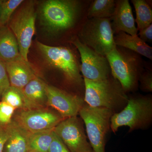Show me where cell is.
Instances as JSON below:
<instances>
[{
  "instance_id": "obj_1",
  "label": "cell",
  "mask_w": 152,
  "mask_h": 152,
  "mask_svg": "<svg viewBox=\"0 0 152 152\" xmlns=\"http://www.w3.org/2000/svg\"><path fill=\"white\" fill-rule=\"evenodd\" d=\"M84 102L91 107L105 108L114 112L126 106L128 99L119 82L110 77L102 80L93 81L84 78Z\"/></svg>"
},
{
  "instance_id": "obj_2",
  "label": "cell",
  "mask_w": 152,
  "mask_h": 152,
  "mask_svg": "<svg viewBox=\"0 0 152 152\" xmlns=\"http://www.w3.org/2000/svg\"><path fill=\"white\" fill-rule=\"evenodd\" d=\"M80 2L73 0H48L41 4V22L50 31L58 32L74 26L80 10Z\"/></svg>"
},
{
  "instance_id": "obj_3",
  "label": "cell",
  "mask_w": 152,
  "mask_h": 152,
  "mask_svg": "<svg viewBox=\"0 0 152 152\" xmlns=\"http://www.w3.org/2000/svg\"><path fill=\"white\" fill-rule=\"evenodd\" d=\"M152 119V100L151 97L132 98L128 99L125 107L115 113L110 120V129L114 133L119 128L126 126L129 132L147 127Z\"/></svg>"
},
{
  "instance_id": "obj_4",
  "label": "cell",
  "mask_w": 152,
  "mask_h": 152,
  "mask_svg": "<svg viewBox=\"0 0 152 152\" xmlns=\"http://www.w3.org/2000/svg\"><path fill=\"white\" fill-rule=\"evenodd\" d=\"M115 113L109 109L91 107L85 103L79 111L93 152H106L107 135L110 129L111 118Z\"/></svg>"
},
{
  "instance_id": "obj_5",
  "label": "cell",
  "mask_w": 152,
  "mask_h": 152,
  "mask_svg": "<svg viewBox=\"0 0 152 152\" xmlns=\"http://www.w3.org/2000/svg\"><path fill=\"white\" fill-rule=\"evenodd\" d=\"M111 74L126 92L137 87L140 73V59L137 55L120 50L116 47L106 56Z\"/></svg>"
},
{
  "instance_id": "obj_6",
  "label": "cell",
  "mask_w": 152,
  "mask_h": 152,
  "mask_svg": "<svg viewBox=\"0 0 152 152\" xmlns=\"http://www.w3.org/2000/svg\"><path fill=\"white\" fill-rule=\"evenodd\" d=\"M111 23L108 18L88 19L80 31L78 39L97 53L106 57L117 47Z\"/></svg>"
},
{
  "instance_id": "obj_7",
  "label": "cell",
  "mask_w": 152,
  "mask_h": 152,
  "mask_svg": "<svg viewBox=\"0 0 152 152\" xmlns=\"http://www.w3.org/2000/svg\"><path fill=\"white\" fill-rule=\"evenodd\" d=\"M37 12L32 1L28 2L11 17L7 26L15 37L20 54L29 63L28 54L35 33Z\"/></svg>"
},
{
  "instance_id": "obj_8",
  "label": "cell",
  "mask_w": 152,
  "mask_h": 152,
  "mask_svg": "<svg viewBox=\"0 0 152 152\" xmlns=\"http://www.w3.org/2000/svg\"><path fill=\"white\" fill-rule=\"evenodd\" d=\"M37 46L49 64L61 71L68 80L79 84L83 83L80 67L70 50L64 47L50 46L39 42H37Z\"/></svg>"
},
{
  "instance_id": "obj_9",
  "label": "cell",
  "mask_w": 152,
  "mask_h": 152,
  "mask_svg": "<svg viewBox=\"0 0 152 152\" xmlns=\"http://www.w3.org/2000/svg\"><path fill=\"white\" fill-rule=\"evenodd\" d=\"M54 131L71 152H93L81 118L75 116L64 119Z\"/></svg>"
},
{
  "instance_id": "obj_10",
  "label": "cell",
  "mask_w": 152,
  "mask_h": 152,
  "mask_svg": "<svg viewBox=\"0 0 152 152\" xmlns=\"http://www.w3.org/2000/svg\"><path fill=\"white\" fill-rule=\"evenodd\" d=\"M64 119L57 112L46 108L21 110L14 119L30 133L53 129Z\"/></svg>"
},
{
  "instance_id": "obj_11",
  "label": "cell",
  "mask_w": 152,
  "mask_h": 152,
  "mask_svg": "<svg viewBox=\"0 0 152 152\" xmlns=\"http://www.w3.org/2000/svg\"><path fill=\"white\" fill-rule=\"evenodd\" d=\"M80 55V70L84 78L93 81L102 80L110 77V67L105 56L97 53L80 42L78 39L72 42Z\"/></svg>"
},
{
  "instance_id": "obj_12",
  "label": "cell",
  "mask_w": 152,
  "mask_h": 152,
  "mask_svg": "<svg viewBox=\"0 0 152 152\" xmlns=\"http://www.w3.org/2000/svg\"><path fill=\"white\" fill-rule=\"evenodd\" d=\"M47 104L63 118L77 116L85 102L81 98L46 83Z\"/></svg>"
},
{
  "instance_id": "obj_13",
  "label": "cell",
  "mask_w": 152,
  "mask_h": 152,
  "mask_svg": "<svg viewBox=\"0 0 152 152\" xmlns=\"http://www.w3.org/2000/svg\"><path fill=\"white\" fill-rule=\"evenodd\" d=\"M113 31L117 33L123 31L131 36L138 35L132 7L128 0L116 1V7L112 17Z\"/></svg>"
},
{
  "instance_id": "obj_14",
  "label": "cell",
  "mask_w": 152,
  "mask_h": 152,
  "mask_svg": "<svg viewBox=\"0 0 152 152\" xmlns=\"http://www.w3.org/2000/svg\"><path fill=\"white\" fill-rule=\"evenodd\" d=\"M4 63L11 87L23 90L37 77L30 63L22 57Z\"/></svg>"
},
{
  "instance_id": "obj_15",
  "label": "cell",
  "mask_w": 152,
  "mask_h": 152,
  "mask_svg": "<svg viewBox=\"0 0 152 152\" xmlns=\"http://www.w3.org/2000/svg\"><path fill=\"white\" fill-rule=\"evenodd\" d=\"M8 134L3 152H28L30 133L14 120L5 126Z\"/></svg>"
},
{
  "instance_id": "obj_16",
  "label": "cell",
  "mask_w": 152,
  "mask_h": 152,
  "mask_svg": "<svg viewBox=\"0 0 152 152\" xmlns=\"http://www.w3.org/2000/svg\"><path fill=\"white\" fill-rule=\"evenodd\" d=\"M21 57L13 33L7 25L0 26V60L6 63Z\"/></svg>"
},
{
  "instance_id": "obj_17",
  "label": "cell",
  "mask_w": 152,
  "mask_h": 152,
  "mask_svg": "<svg viewBox=\"0 0 152 152\" xmlns=\"http://www.w3.org/2000/svg\"><path fill=\"white\" fill-rule=\"evenodd\" d=\"M45 84V83L37 76L22 90L32 109L45 108L48 106Z\"/></svg>"
},
{
  "instance_id": "obj_18",
  "label": "cell",
  "mask_w": 152,
  "mask_h": 152,
  "mask_svg": "<svg viewBox=\"0 0 152 152\" xmlns=\"http://www.w3.org/2000/svg\"><path fill=\"white\" fill-rule=\"evenodd\" d=\"M114 39L117 46H119L129 49L152 60L151 47L142 41L138 36H131L121 31L114 36Z\"/></svg>"
},
{
  "instance_id": "obj_19",
  "label": "cell",
  "mask_w": 152,
  "mask_h": 152,
  "mask_svg": "<svg viewBox=\"0 0 152 152\" xmlns=\"http://www.w3.org/2000/svg\"><path fill=\"white\" fill-rule=\"evenodd\" d=\"M116 7L114 0H96L88 10V19L108 18L113 15Z\"/></svg>"
},
{
  "instance_id": "obj_20",
  "label": "cell",
  "mask_w": 152,
  "mask_h": 152,
  "mask_svg": "<svg viewBox=\"0 0 152 152\" xmlns=\"http://www.w3.org/2000/svg\"><path fill=\"white\" fill-rule=\"evenodd\" d=\"M53 129L30 133L29 138L30 151L37 152H48L53 140Z\"/></svg>"
},
{
  "instance_id": "obj_21",
  "label": "cell",
  "mask_w": 152,
  "mask_h": 152,
  "mask_svg": "<svg viewBox=\"0 0 152 152\" xmlns=\"http://www.w3.org/2000/svg\"><path fill=\"white\" fill-rule=\"evenodd\" d=\"M1 101L14 108L21 110L32 109L23 94L22 90L10 86L3 93Z\"/></svg>"
},
{
  "instance_id": "obj_22",
  "label": "cell",
  "mask_w": 152,
  "mask_h": 152,
  "mask_svg": "<svg viewBox=\"0 0 152 152\" xmlns=\"http://www.w3.org/2000/svg\"><path fill=\"white\" fill-rule=\"evenodd\" d=\"M132 2L135 10L137 29L141 31L152 24V9L144 0H132Z\"/></svg>"
},
{
  "instance_id": "obj_23",
  "label": "cell",
  "mask_w": 152,
  "mask_h": 152,
  "mask_svg": "<svg viewBox=\"0 0 152 152\" xmlns=\"http://www.w3.org/2000/svg\"><path fill=\"white\" fill-rule=\"evenodd\" d=\"M23 1V0L2 1L0 7V26L7 25L14 11Z\"/></svg>"
},
{
  "instance_id": "obj_24",
  "label": "cell",
  "mask_w": 152,
  "mask_h": 152,
  "mask_svg": "<svg viewBox=\"0 0 152 152\" xmlns=\"http://www.w3.org/2000/svg\"><path fill=\"white\" fill-rule=\"evenodd\" d=\"M15 110L5 102H0V126H5L12 121Z\"/></svg>"
},
{
  "instance_id": "obj_25",
  "label": "cell",
  "mask_w": 152,
  "mask_h": 152,
  "mask_svg": "<svg viewBox=\"0 0 152 152\" xmlns=\"http://www.w3.org/2000/svg\"><path fill=\"white\" fill-rule=\"evenodd\" d=\"M10 86L5 63L0 60V98L3 93Z\"/></svg>"
},
{
  "instance_id": "obj_26",
  "label": "cell",
  "mask_w": 152,
  "mask_h": 152,
  "mask_svg": "<svg viewBox=\"0 0 152 152\" xmlns=\"http://www.w3.org/2000/svg\"><path fill=\"white\" fill-rule=\"evenodd\" d=\"M48 152H71L54 131L53 140L49 148Z\"/></svg>"
},
{
  "instance_id": "obj_27",
  "label": "cell",
  "mask_w": 152,
  "mask_h": 152,
  "mask_svg": "<svg viewBox=\"0 0 152 152\" xmlns=\"http://www.w3.org/2000/svg\"><path fill=\"white\" fill-rule=\"evenodd\" d=\"M142 89L146 92L152 91V74L148 71L141 73L139 79Z\"/></svg>"
},
{
  "instance_id": "obj_28",
  "label": "cell",
  "mask_w": 152,
  "mask_h": 152,
  "mask_svg": "<svg viewBox=\"0 0 152 152\" xmlns=\"http://www.w3.org/2000/svg\"><path fill=\"white\" fill-rule=\"evenodd\" d=\"M139 38L145 42H152V24H151L144 29L140 31L139 33Z\"/></svg>"
},
{
  "instance_id": "obj_29",
  "label": "cell",
  "mask_w": 152,
  "mask_h": 152,
  "mask_svg": "<svg viewBox=\"0 0 152 152\" xmlns=\"http://www.w3.org/2000/svg\"><path fill=\"white\" fill-rule=\"evenodd\" d=\"M8 137V134L5 127L0 126V152H3L4 145Z\"/></svg>"
},
{
  "instance_id": "obj_30",
  "label": "cell",
  "mask_w": 152,
  "mask_h": 152,
  "mask_svg": "<svg viewBox=\"0 0 152 152\" xmlns=\"http://www.w3.org/2000/svg\"><path fill=\"white\" fill-rule=\"evenodd\" d=\"M2 0H0V7H1V4L2 2Z\"/></svg>"
},
{
  "instance_id": "obj_31",
  "label": "cell",
  "mask_w": 152,
  "mask_h": 152,
  "mask_svg": "<svg viewBox=\"0 0 152 152\" xmlns=\"http://www.w3.org/2000/svg\"><path fill=\"white\" fill-rule=\"evenodd\" d=\"M28 152H35V151H29Z\"/></svg>"
}]
</instances>
